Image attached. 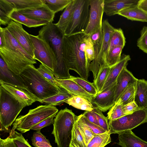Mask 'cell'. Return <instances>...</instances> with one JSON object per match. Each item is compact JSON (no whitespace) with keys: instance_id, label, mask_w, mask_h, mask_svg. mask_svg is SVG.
<instances>
[{"instance_id":"obj_6","label":"cell","mask_w":147,"mask_h":147,"mask_svg":"<svg viewBox=\"0 0 147 147\" xmlns=\"http://www.w3.org/2000/svg\"><path fill=\"white\" fill-rule=\"evenodd\" d=\"M58 111V109L52 105H40L29 110L26 114L19 116L13 124L12 129H16L22 133H25L42 121L56 115Z\"/></svg>"},{"instance_id":"obj_55","label":"cell","mask_w":147,"mask_h":147,"mask_svg":"<svg viewBox=\"0 0 147 147\" xmlns=\"http://www.w3.org/2000/svg\"><path fill=\"white\" fill-rule=\"evenodd\" d=\"M0 47H5V42L3 34L1 28L0 27Z\"/></svg>"},{"instance_id":"obj_58","label":"cell","mask_w":147,"mask_h":147,"mask_svg":"<svg viewBox=\"0 0 147 147\" xmlns=\"http://www.w3.org/2000/svg\"></svg>"},{"instance_id":"obj_28","label":"cell","mask_w":147,"mask_h":147,"mask_svg":"<svg viewBox=\"0 0 147 147\" xmlns=\"http://www.w3.org/2000/svg\"><path fill=\"white\" fill-rule=\"evenodd\" d=\"M74 0H72L65 9L61 15L58 22L55 24L63 34L71 20L74 10Z\"/></svg>"},{"instance_id":"obj_43","label":"cell","mask_w":147,"mask_h":147,"mask_svg":"<svg viewBox=\"0 0 147 147\" xmlns=\"http://www.w3.org/2000/svg\"><path fill=\"white\" fill-rule=\"evenodd\" d=\"M92 112L95 115L99 126L107 131L110 130L108 118L104 115L102 112L94 106Z\"/></svg>"},{"instance_id":"obj_16","label":"cell","mask_w":147,"mask_h":147,"mask_svg":"<svg viewBox=\"0 0 147 147\" xmlns=\"http://www.w3.org/2000/svg\"><path fill=\"white\" fill-rule=\"evenodd\" d=\"M18 11L32 19L39 21H46L49 23L53 22L55 14V13L51 11L45 3L39 7Z\"/></svg>"},{"instance_id":"obj_38","label":"cell","mask_w":147,"mask_h":147,"mask_svg":"<svg viewBox=\"0 0 147 147\" xmlns=\"http://www.w3.org/2000/svg\"><path fill=\"white\" fill-rule=\"evenodd\" d=\"M123 107L122 103L118 100L108 112V119L109 121L114 120L126 115L123 110Z\"/></svg>"},{"instance_id":"obj_27","label":"cell","mask_w":147,"mask_h":147,"mask_svg":"<svg viewBox=\"0 0 147 147\" xmlns=\"http://www.w3.org/2000/svg\"><path fill=\"white\" fill-rule=\"evenodd\" d=\"M65 102L76 109L85 111H92L94 107L91 102L80 96H72Z\"/></svg>"},{"instance_id":"obj_9","label":"cell","mask_w":147,"mask_h":147,"mask_svg":"<svg viewBox=\"0 0 147 147\" xmlns=\"http://www.w3.org/2000/svg\"><path fill=\"white\" fill-rule=\"evenodd\" d=\"M115 28L109 23L108 20L106 19L102 21V42L98 51L94 54V59L89 65V71L92 73L94 79L96 78L99 69L106 65L105 59L110 38Z\"/></svg>"},{"instance_id":"obj_15","label":"cell","mask_w":147,"mask_h":147,"mask_svg":"<svg viewBox=\"0 0 147 147\" xmlns=\"http://www.w3.org/2000/svg\"><path fill=\"white\" fill-rule=\"evenodd\" d=\"M1 86L21 103L26 106L31 105L40 99L33 94L26 90L18 88L10 84L0 82Z\"/></svg>"},{"instance_id":"obj_1","label":"cell","mask_w":147,"mask_h":147,"mask_svg":"<svg viewBox=\"0 0 147 147\" xmlns=\"http://www.w3.org/2000/svg\"><path fill=\"white\" fill-rule=\"evenodd\" d=\"M87 36L84 33L64 35L62 49L63 57L69 69L75 71L81 78L88 81L89 65L84 52Z\"/></svg>"},{"instance_id":"obj_41","label":"cell","mask_w":147,"mask_h":147,"mask_svg":"<svg viewBox=\"0 0 147 147\" xmlns=\"http://www.w3.org/2000/svg\"><path fill=\"white\" fill-rule=\"evenodd\" d=\"M136 84L128 86L122 94L119 100L123 106L134 101Z\"/></svg>"},{"instance_id":"obj_35","label":"cell","mask_w":147,"mask_h":147,"mask_svg":"<svg viewBox=\"0 0 147 147\" xmlns=\"http://www.w3.org/2000/svg\"><path fill=\"white\" fill-rule=\"evenodd\" d=\"M111 67L105 65L99 69L96 77L94 80L93 83L96 88L98 93L102 89L108 76Z\"/></svg>"},{"instance_id":"obj_7","label":"cell","mask_w":147,"mask_h":147,"mask_svg":"<svg viewBox=\"0 0 147 147\" xmlns=\"http://www.w3.org/2000/svg\"><path fill=\"white\" fill-rule=\"evenodd\" d=\"M89 0H74L73 11L64 36L84 32L89 22Z\"/></svg>"},{"instance_id":"obj_13","label":"cell","mask_w":147,"mask_h":147,"mask_svg":"<svg viewBox=\"0 0 147 147\" xmlns=\"http://www.w3.org/2000/svg\"><path fill=\"white\" fill-rule=\"evenodd\" d=\"M6 28L21 46L34 59V47L30 34L24 30L22 24L12 20Z\"/></svg>"},{"instance_id":"obj_5","label":"cell","mask_w":147,"mask_h":147,"mask_svg":"<svg viewBox=\"0 0 147 147\" xmlns=\"http://www.w3.org/2000/svg\"><path fill=\"white\" fill-rule=\"evenodd\" d=\"M26 106L19 102L1 86H0V130L9 132L22 109Z\"/></svg>"},{"instance_id":"obj_30","label":"cell","mask_w":147,"mask_h":147,"mask_svg":"<svg viewBox=\"0 0 147 147\" xmlns=\"http://www.w3.org/2000/svg\"><path fill=\"white\" fill-rule=\"evenodd\" d=\"M14 10L13 4L7 0H0V25H8L12 20L9 15Z\"/></svg>"},{"instance_id":"obj_2","label":"cell","mask_w":147,"mask_h":147,"mask_svg":"<svg viewBox=\"0 0 147 147\" xmlns=\"http://www.w3.org/2000/svg\"><path fill=\"white\" fill-rule=\"evenodd\" d=\"M38 36L49 45L55 55L56 63L53 73L55 77L59 79L69 78L72 76L64 59L62 49L63 33L53 22L44 26L38 32Z\"/></svg>"},{"instance_id":"obj_18","label":"cell","mask_w":147,"mask_h":147,"mask_svg":"<svg viewBox=\"0 0 147 147\" xmlns=\"http://www.w3.org/2000/svg\"><path fill=\"white\" fill-rule=\"evenodd\" d=\"M0 82L10 84L15 87L26 90L19 75H17L7 67L5 62L0 57Z\"/></svg>"},{"instance_id":"obj_29","label":"cell","mask_w":147,"mask_h":147,"mask_svg":"<svg viewBox=\"0 0 147 147\" xmlns=\"http://www.w3.org/2000/svg\"><path fill=\"white\" fill-rule=\"evenodd\" d=\"M72 96L67 91L62 89L57 94L41 100L40 102L54 106L65 102V101Z\"/></svg>"},{"instance_id":"obj_3","label":"cell","mask_w":147,"mask_h":147,"mask_svg":"<svg viewBox=\"0 0 147 147\" xmlns=\"http://www.w3.org/2000/svg\"><path fill=\"white\" fill-rule=\"evenodd\" d=\"M28 91L40 100L52 96L61 90L46 79L33 65L27 67L19 75Z\"/></svg>"},{"instance_id":"obj_11","label":"cell","mask_w":147,"mask_h":147,"mask_svg":"<svg viewBox=\"0 0 147 147\" xmlns=\"http://www.w3.org/2000/svg\"><path fill=\"white\" fill-rule=\"evenodd\" d=\"M0 55L8 68L17 75L27 67L35 64L24 55L5 47H0Z\"/></svg>"},{"instance_id":"obj_12","label":"cell","mask_w":147,"mask_h":147,"mask_svg":"<svg viewBox=\"0 0 147 147\" xmlns=\"http://www.w3.org/2000/svg\"><path fill=\"white\" fill-rule=\"evenodd\" d=\"M89 17L88 23L84 33L90 36L102 27L104 0H89Z\"/></svg>"},{"instance_id":"obj_44","label":"cell","mask_w":147,"mask_h":147,"mask_svg":"<svg viewBox=\"0 0 147 147\" xmlns=\"http://www.w3.org/2000/svg\"><path fill=\"white\" fill-rule=\"evenodd\" d=\"M89 36L93 44L95 54L98 50L102 42L103 34L102 27L99 28Z\"/></svg>"},{"instance_id":"obj_4","label":"cell","mask_w":147,"mask_h":147,"mask_svg":"<svg viewBox=\"0 0 147 147\" xmlns=\"http://www.w3.org/2000/svg\"><path fill=\"white\" fill-rule=\"evenodd\" d=\"M78 119V116L67 108L57 113L54 119L52 132L57 147H70L72 130Z\"/></svg>"},{"instance_id":"obj_25","label":"cell","mask_w":147,"mask_h":147,"mask_svg":"<svg viewBox=\"0 0 147 147\" xmlns=\"http://www.w3.org/2000/svg\"><path fill=\"white\" fill-rule=\"evenodd\" d=\"M118 14L132 21L147 22V13L140 8L137 5L124 9Z\"/></svg>"},{"instance_id":"obj_52","label":"cell","mask_w":147,"mask_h":147,"mask_svg":"<svg viewBox=\"0 0 147 147\" xmlns=\"http://www.w3.org/2000/svg\"><path fill=\"white\" fill-rule=\"evenodd\" d=\"M83 114L90 122L99 126L95 115L92 111H85Z\"/></svg>"},{"instance_id":"obj_32","label":"cell","mask_w":147,"mask_h":147,"mask_svg":"<svg viewBox=\"0 0 147 147\" xmlns=\"http://www.w3.org/2000/svg\"><path fill=\"white\" fill-rule=\"evenodd\" d=\"M110 130L96 134L87 145L86 147H104L111 142Z\"/></svg>"},{"instance_id":"obj_20","label":"cell","mask_w":147,"mask_h":147,"mask_svg":"<svg viewBox=\"0 0 147 147\" xmlns=\"http://www.w3.org/2000/svg\"><path fill=\"white\" fill-rule=\"evenodd\" d=\"M55 79L60 84L61 89L67 91L72 96H80L92 102L94 97L86 92L76 82L70 78L59 79L55 78Z\"/></svg>"},{"instance_id":"obj_50","label":"cell","mask_w":147,"mask_h":147,"mask_svg":"<svg viewBox=\"0 0 147 147\" xmlns=\"http://www.w3.org/2000/svg\"><path fill=\"white\" fill-rule=\"evenodd\" d=\"M32 145L35 147H36V143L37 142H45L50 144L49 140L40 131H36L34 132L32 138Z\"/></svg>"},{"instance_id":"obj_48","label":"cell","mask_w":147,"mask_h":147,"mask_svg":"<svg viewBox=\"0 0 147 147\" xmlns=\"http://www.w3.org/2000/svg\"><path fill=\"white\" fill-rule=\"evenodd\" d=\"M72 139L78 142L82 147H86L83 138L77 126V121L74 125L72 130Z\"/></svg>"},{"instance_id":"obj_31","label":"cell","mask_w":147,"mask_h":147,"mask_svg":"<svg viewBox=\"0 0 147 147\" xmlns=\"http://www.w3.org/2000/svg\"><path fill=\"white\" fill-rule=\"evenodd\" d=\"M7 0L13 4L15 10L18 11L39 7L44 3L42 0Z\"/></svg>"},{"instance_id":"obj_36","label":"cell","mask_w":147,"mask_h":147,"mask_svg":"<svg viewBox=\"0 0 147 147\" xmlns=\"http://www.w3.org/2000/svg\"><path fill=\"white\" fill-rule=\"evenodd\" d=\"M77 83L86 92L95 97L98 94V92L93 82H91L81 77L72 76L69 78Z\"/></svg>"},{"instance_id":"obj_46","label":"cell","mask_w":147,"mask_h":147,"mask_svg":"<svg viewBox=\"0 0 147 147\" xmlns=\"http://www.w3.org/2000/svg\"><path fill=\"white\" fill-rule=\"evenodd\" d=\"M137 45L140 49L147 54V26H143L141 30Z\"/></svg>"},{"instance_id":"obj_51","label":"cell","mask_w":147,"mask_h":147,"mask_svg":"<svg viewBox=\"0 0 147 147\" xmlns=\"http://www.w3.org/2000/svg\"><path fill=\"white\" fill-rule=\"evenodd\" d=\"M123 109L126 115L132 113L140 109L134 101L123 105Z\"/></svg>"},{"instance_id":"obj_14","label":"cell","mask_w":147,"mask_h":147,"mask_svg":"<svg viewBox=\"0 0 147 147\" xmlns=\"http://www.w3.org/2000/svg\"><path fill=\"white\" fill-rule=\"evenodd\" d=\"M116 85V82L101 92L98 93L94 98L92 103L102 112L109 110L115 104Z\"/></svg>"},{"instance_id":"obj_57","label":"cell","mask_w":147,"mask_h":147,"mask_svg":"<svg viewBox=\"0 0 147 147\" xmlns=\"http://www.w3.org/2000/svg\"><path fill=\"white\" fill-rule=\"evenodd\" d=\"M70 147H82L78 142L72 140H71Z\"/></svg>"},{"instance_id":"obj_22","label":"cell","mask_w":147,"mask_h":147,"mask_svg":"<svg viewBox=\"0 0 147 147\" xmlns=\"http://www.w3.org/2000/svg\"><path fill=\"white\" fill-rule=\"evenodd\" d=\"M117 144L122 147H147V142L137 136L131 130L119 133Z\"/></svg>"},{"instance_id":"obj_21","label":"cell","mask_w":147,"mask_h":147,"mask_svg":"<svg viewBox=\"0 0 147 147\" xmlns=\"http://www.w3.org/2000/svg\"><path fill=\"white\" fill-rule=\"evenodd\" d=\"M130 60L131 58L129 55L123 54L121 55L119 62L111 67L106 80L99 93L116 82L119 74L123 69L126 67L128 64V62Z\"/></svg>"},{"instance_id":"obj_40","label":"cell","mask_w":147,"mask_h":147,"mask_svg":"<svg viewBox=\"0 0 147 147\" xmlns=\"http://www.w3.org/2000/svg\"><path fill=\"white\" fill-rule=\"evenodd\" d=\"M38 71L47 80L59 89L60 88V84L56 81L54 76L53 71L49 68L44 65L41 64L37 68Z\"/></svg>"},{"instance_id":"obj_17","label":"cell","mask_w":147,"mask_h":147,"mask_svg":"<svg viewBox=\"0 0 147 147\" xmlns=\"http://www.w3.org/2000/svg\"><path fill=\"white\" fill-rule=\"evenodd\" d=\"M137 79L126 67L123 69L116 82L115 93V103L119 99L126 88L130 85L136 84Z\"/></svg>"},{"instance_id":"obj_49","label":"cell","mask_w":147,"mask_h":147,"mask_svg":"<svg viewBox=\"0 0 147 147\" xmlns=\"http://www.w3.org/2000/svg\"><path fill=\"white\" fill-rule=\"evenodd\" d=\"M56 115H54L42 121L32 127L31 129L40 131L43 128L49 126L53 123V118Z\"/></svg>"},{"instance_id":"obj_39","label":"cell","mask_w":147,"mask_h":147,"mask_svg":"<svg viewBox=\"0 0 147 147\" xmlns=\"http://www.w3.org/2000/svg\"><path fill=\"white\" fill-rule=\"evenodd\" d=\"M77 124L79 131L84 140L86 145H87L91 139L96 134L86 124L84 123L80 119L78 116V119L77 121Z\"/></svg>"},{"instance_id":"obj_42","label":"cell","mask_w":147,"mask_h":147,"mask_svg":"<svg viewBox=\"0 0 147 147\" xmlns=\"http://www.w3.org/2000/svg\"><path fill=\"white\" fill-rule=\"evenodd\" d=\"M13 140L17 147H32L24 138L22 133L11 129L9 136Z\"/></svg>"},{"instance_id":"obj_56","label":"cell","mask_w":147,"mask_h":147,"mask_svg":"<svg viewBox=\"0 0 147 147\" xmlns=\"http://www.w3.org/2000/svg\"><path fill=\"white\" fill-rule=\"evenodd\" d=\"M36 147H52L51 144L45 142H37Z\"/></svg>"},{"instance_id":"obj_34","label":"cell","mask_w":147,"mask_h":147,"mask_svg":"<svg viewBox=\"0 0 147 147\" xmlns=\"http://www.w3.org/2000/svg\"><path fill=\"white\" fill-rule=\"evenodd\" d=\"M123 48L121 46L115 47L107 52L105 59L106 66L111 67L119 62Z\"/></svg>"},{"instance_id":"obj_8","label":"cell","mask_w":147,"mask_h":147,"mask_svg":"<svg viewBox=\"0 0 147 147\" xmlns=\"http://www.w3.org/2000/svg\"><path fill=\"white\" fill-rule=\"evenodd\" d=\"M147 122V108L140 109L115 120L109 121L111 134H118L131 130L144 123Z\"/></svg>"},{"instance_id":"obj_54","label":"cell","mask_w":147,"mask_h":147,"mask_svg":"<svg viewBox=\"0 0 147 147\" xmlns=\"http://www.w3.org/2000/svg\"><path fill=\"white\" fill-rule=\"evenodd\" d=\"M137 5L140 8L147 13V0H139Z\"/></svg>"},{"instance_id":"obj_24","label":"cell","mask_w":147,"mask_h":147,"mask_svg":"<svg viewBox=\"0 0 147 147\" xmlns=\"http://www.w3.org/2000/svg\"><path fill=\"white\" fill-rule=\"evenodd\" d=\"M134 101L140 109L147 108V80L137 79Z\"/></svg>"},{"instance_id":"obj_23","label":"cell","mask_w":147,"mask_h":147,"mask_svg":"<svg viewBox=\"0 0 147 147\" xmlns=\"http://www.w3.org/2000/svg\"><path fill=\"white\" fill-rule=\"evenodd\" d=\"M3 34L5 47L16 52L24 55L31 61L36 63V60L31 57L21 46L6 27H0Z\"/></svg>"},{"instance_id":"obj_53","label":"cell","mask_w":147,"mask_h":147,"mask_svg":"<svg viewBox=\"0 0 147 147\" xmlns=\"http://www.w3.org/2000/svg\"><path fill=\"white\" fill-rule=\"evenodd\" d=\"M0 144L3 147H17L13 139L9 136L4 139L0 138Z\"/></svg>"},{"instance_id":"obj_26","label":"cell","mask_w":147,"mask_h":147,"mask_svg":"<svg viewBox=\"0 0 147 147\" xmlns=\"http://www.w3.org/2000/svg\"><path fill=\"white\" fill-rule=\"evenodd\" d=\"M9 17L15 22L23 24L29 28L44 26L49 23L46 21H39L32 19L15 10L11 13Z\"/></svg>"},{"instance_id":"obj_19","label":"cell","mask_w":147,"mask_h":147,"mask_svg":"<svg viewBox=\"0 0 147 147\" xmlns=\"http://www.w3.org/2000/svg\"><path fill=\"white\" fill-rule=\"evenodd\" d=\"M139 0H104V11L109 16L118 14L121 10L138 4Z\"/></svg>"},{"instance_id":"obj_33","label":"cell","mask_w":147,"mask_h":147,"mask_svg":"<svg viewBox=\"0 0 147 147\" xmlns=\"http://www.w3.org/2000/svg\"><path fill=\"white\" fill-rule=\"evenodd\" d=\"M125 43V38L122 30L121 28H115L110 38L107 52L115 47H124Z\"/></svg>"},{"instance_id":"obj_45","label":"cell","mask_w":147,"mask_h":147,"mask_svg":"<svg viewBox=\"0 0 147 147\" xmlns=\"http://www.w3.org/2000/svg\"><path fill=\"white\" fill-rule=\"evenodd\" d=\"M85 54L87 62L89 65L94 58V45L90 37L87 35L85 42Z\"/></svg>"},{"instance_id":"obj_47","label":"cell","mask_w":147,"mask_h":147,"mask_svg":"<svg viewBox=\"0 0 147 147\" xmlns=\"http://www.w3.org/2000/svg\"><path fill=\"white\" fill-rule=\"evenodd\" d=\"M80 120L87 125L96 134H99L105 133L107 131L101 127L89 121L82 114L78 116Z\"/></svg>"},{"instance_id":"obj_10","label":"cell","mask_w":147,"mask_h":147,"mask_svg":"<svg viewBox=\"0 0 147 147\" xmlns=\"http://www.w3.org/2000/svg\"><path fill=\"white\" fill-rule=\"evenodd\" d=\"M34 49V59L53 71L56 63L55 55L49 45L37 36L30 34Z\"/></svg>"},{"instance_id":"obj_37","label":"cell","mask_w":147,"mask_h":147,"mask_svg":"<svg viewBox=\"0 0 147 147\" xmlns=\"http://www.w3.org/2000/svg\"><path fill=\"white\" fill-rule=\"evenodd\" d=\"M72 0H42V1L51 11L55 13L65 8Z\"/></svg>"}]
</instances>
